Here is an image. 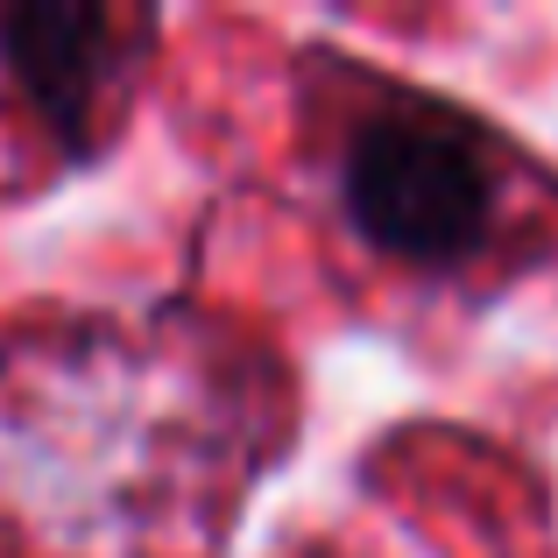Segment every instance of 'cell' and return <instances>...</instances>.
<instances>
[{
	"label": "cell",
	"instance_id": "obj_1",
	"mask_svg": "<svg viewBox=\"0 0 558 558\" xmlns=\"http://www.w3.org/2000/svg\"><path fill=\"white\" fill-rule=\"evenodd\" d=\"M347 219L368 247L410 269H452L495 227V163L488 142L438 107L375 113L347 142L340 170Z\"/></svg>",
	"mask_w": 558,
	"mask_h": 558
},
{
	"label": "cell",
	"instance_id": "obj_2",
	"mask_svg": "<svg viewBox=\"0 0 558 558\" xmlns=\"http://www.w3.org/2000/svg\"><path fill=\"white\" fill-rule=\"evenodd\" d=\"M113 57H121V28L93 0H14V8H0V64L71 156L93 149Z\"/></svg>",
	"mask_w": 558,
	"mask_h": 558
}]
</instances>
